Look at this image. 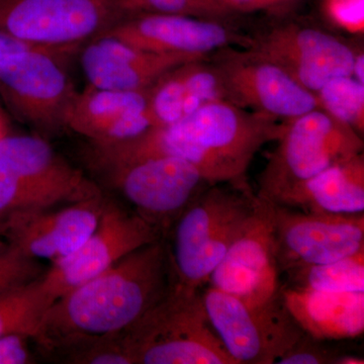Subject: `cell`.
<instances>
[{"label":"cell","instance_id":"cell-1","mask_svg":"<svg viewBox=\"0 0 364 364\" xmlns=\"http://www.w3.org/2000/svg\"><path fill=\"white\" fill-rule=\"evenodd\" d=\"M284 126V122L219 100L126 142L88 143L85 157L97 171L143 158L178 157L193 164L213 186L252 191L248 181L251 162L263 146L279 140Z\"/></svg>","mask_w":364,"mask_h":364},{"label":"cell","instance_id":"cell-2","mask_svg":"<svg viewBox=\"0 0 364 364\" xmlns=\"http://www.w3.org/2000/svg\"><path fill=\"white\" fill-rule=\"evenodd\" d=\"M171 270L165 237L136 249L56 299L43 316L35 341L45 347L128 331L166 294Z\"/></svg>","mask_w":364,"mask_h":364},{"label":"cell","instance_id":"cell-3","mask_svg":"<svg viewBox=\"0 0 364 364\" xmlns=\"http://www.w3.org/2000/svg\"><path fill=\"white\" fill-rule=\"evenodd\" d=\"M254 191L230 184L208 186L184 210L165 236L172 280L202 289L228 249L257 210Z\"/></svg>","mask_w":364,"mask_h":364},{"label":"cell","instance_id":"cell-4","mask_svg":"<svg viewBox=\"0 0 364 364\" xmlns=\"http://www.w3.org/2000/svg\"><path fill=\"white\" fill-rule=\"evenodd\" d=\"M202 289L171 280L168 291L122 333L135 364H237L208 321Z\"/></svg>","mask_w":364,"mask_h":364},{"label":"cell","instance_id":"cell-5","mask_svg":"<svg viewBox=\"0 0 364 364\" xmlns=\"http://www.w3.org/2000/svg\"><path fill=\"white\" fill-rule=\"evenodd\" d=\"M102 195L100 186L38 135L0 138V220Z\"/></svg>","mask_w":364,"mask_h":364},{"label":"cell","instance_id":"cell-6","mask_svg":"<svg viewBox=\"0 0 364 364\" xmlns=\"http://www.w3.org/2000/svg\"><path fill=\"white\" fill-rule=\"evenodd\" d=\"M284 124L258 181L256 196L265 202L273 203L296 184L363 153V136L320 107Z\"/></svg>","mask_w":364,"mask_h":364},{"label":"cell","instance_id":"cell-7","mask_svg":"<svg viewBox=\"0 0 364 364\" xmlns=\"http://www.w3.org/2000/svg\"><path fill=\"white\" fill-rule=\"evenodd\" d=\"M246 32V49L272 60L313 92L335 76L351 75L360 45V38L337 35L330 28L304 20L301 14L265 18L260 26Z\"/></svg>","mask_w":364,"mask_h":364},{"label":"cell","instance_id":"cell-8","mask_svg":"<svg viewBox=\"0 0 364 364\" xmlns=\"http://www.w3.org/2000/svg\"><path fill=\"white\" fill-rule=\"evenodd\" d=\"M68 60L30 51L0 61V95L6 107L44 139L66 130L67 112L78 91L67 72Z\"/></svg>","mask_w":364,"mask_h":364},{"label":"cell","instance_id":"cell-9","mask_svg":"<svg viewBox=\"0 0 364 364\" xmlns=\"http://www.w3.org/2000/svg\"><path fill=\"white\" fill-rule=\"evenodd\" d=\"M210 326L237 364H274L304 332L282 299L251 305L208 287L202 293Z\"/></svg>","mask_w":364,"mask_h":364},{"label":"cell","instance_id":"cell-10","mask_svg":"<svg viewBox=\"0 0 364 364\" xmlns=\"http://www.w3.org/2000/svg\"><path fill=\"white\" fill-rule=\"evenodd\" d=\"M129 14L119 0H0V32L79 52Z\"/></svg>","mask_w":364,"mask_h":364},{"label":"cell","instance_id":"cell-11","mask_svg":"<svg viewBox=\"0 0 364 364\" xmlns=\"http://www.w3.org/2000/svg\"><path fill=\"white\" fill-rule=\"evenodd\" d=\"M97 172L163 237L188 205L213 186L193 164L167 155L143 158Z\"/></svg>","mask_w":364,"mask_h":364},{"label":"cell","instance_id":"cell-12","mask_svg":"<svg viewBox=\"0 0 364 364\" xmlns=\"http://www.w3.org/2000/svg\"><path fill=\"white\" fill-rule=\"evenodd\" d=\"M160 238L162 234L141 215L105 198L95 231L70 255L52 263L41 275V282L53 304L136 249Z\"/></svg>","mask_w":364,"mask_h":364},{"label":"cell","instance_id":"cell-13","mask_svg":"<svg viewBox=\"0 0 364 364\" xmlns=\"http://www.w3.org/2000/svg\"><path fill=\"white\" fill-rule=\"evenodd\" d=\"M210 59L221 72L230 100L238 107L280 122L318 109L315 92L252 50L227 47Z\"/></svg>","mask_w":364,"mask_h":364},{"label":"cell","instance_id":"cell-14","mask_svg":"<svg viewBox=\"0 0 364 364\" xmlns=\"http://www.w3.org/2000/svg\"><path fill=\"white\" fill-rule=\"evenodd\" d=\"M269 205L280 274L364 250V214H318Z\"/></svg>","mask_w":364,"mask_h":364},{"label":"cell","instance_id":"cell-15","mask_svg":"<svg viewBox=\"0 0 364 364\" xmlns=\"http://www.w3.org/2000/svg\"><path fill=\"white\" fill-rule=\"evenodd\" d=\"M104 33L145 51L196 58L227 47L247 48L249 41L239 21L146 11L129 14Z\"/></svg>","mask_w":364,"mask_h":364},{"label":"cell","instance_id":"cell-16","mask_svg":"<svg viewBox=\"0 0 364 364\" xmlns=\"http://www.w3.org/2000/svg\"><path fill=\"white\" fill-rule=\"evenodd\" d=\"M208 284L251 305L282 298L269 203L259 198L255 214L228 249Z\"/></svg>","mask_w":364,"mask_h":364},{"label":"cell","instance_id":"cell-17","mask_svg":"<svg viewBox=\"0 0 364 364\" xmlns=\"http://www.w3.org/2000/svg\"><path fill=\"white\" fill-rule=\"evenodd\" d=\"M105 196L21 210L0 220V238L26 257L55 263L73 253L97 227Z\"/></svg>","mask_w":364,"mask_h":364},{"label":"cell","instance_id":"cell-18","mask_svg":"<svg viewBox=\"0 0 364 364\" xmlns=\"http://www.w3.org/2000/svg\"><path fill=\"white\" fill-rule=\"evenodd\" d=\"M149 88L139 91L102 90L87 85L77 91L67 112L66 130L95 145L126 142L152 128Z\"/></svg>","mask_w":364,"mask_h":364},{"label":"cell","instance_id":"cell-19","mask_svg":"<svg viewBox=\"0 0 364 364\" xmlns=\"http://www.w3.org/2000/svg\"><path fill=\"white\" fill-rule=\"evenodd\" d=\"M78 56L88 85L119 91L148 90L171 69L205 59L145 51L105 33L85 43Z\"/></svg>","mask_w":364,"mask_h":364},{"label":"cell","instance_id":"cell-20","mask_svg":"<svg viewBox=\"0 0 364 364\" xmlns=\"http://www.w3.org/2000/svg\"><path fill=\"white\" fill-rule=\"evenodd\" d=\"M282 299L301 331L324 341L355 339L364 332V291L331 293L282 284Z\"/></svg>","mask_w":364,"mask_h":364},{"label":"cell","instance_id":"cell-21","mask_svg":"<svg viewBox=\"0 0 364 364\" xmlns=\"http://www.w3.org/2000/svg\"><path fill=\"white\" fill-rule=\"evenodd\" d=\"M272 203L305 213L364 214L363 153L296 184Z\"/></svg>","mask_w":364,"mask_h":364},{"label":"cell","instance_id":"cell-22","mask_svg":"<svg viewBox=\"0 0 364 364\" xmlns=\"http://www.w3.org/2000/svg\"><path fill=\"white\" fill-rule=\"evenodd\" d=\"M282 282L314 291H364V250L329 263L291 268L282 273Z\"/></svg>","mask_w":364,"mask_h":364},{"label":"cell","instance_id":"cell-23","mask_svg":"<svg viewBox=\"0 0 364 364\" xmlns=\"http://www.w3.org/2000/svg\"><path fill=\"white\" fill-rule=\"evenodd\" d=\"M52 301L41 277L0 293V337L21 334L35 340Z\"/></svg>","mask_w":364,"mask_h":364},{"label":"cell","instance_id":"cell-24","mask_svg":"<svg viewBox=\"0 0 364 364\" xmlns=\"http://www.w3.org/2000/svg\"><path fill=\"white\" fill-rule=\"evenodd\" d=\"M315 93L321 109L363 136V83L351 75L335 76Z\"/></svg>","mask_w":364,"mask_h":364},{"label":"cell","instance_id":"cell-25","mask_svg":"<svg viewBox=\"0 0 364 364\" xmlns=\"http://www.w3.org/2000/svg\"><path fill=\"white\" fill-rule=\"evenodd\" d=\"M128 13L181 14L208 20L239 21L232 18L220 0H119Z\"/></svg>","mask_w":364,"mask_h":364},{"label":"cell","instance_id":"cell-26","mask_svg":"<svg viewBox=\"0 0 364 364\" xmlns=\"http://www.w3.org/2000/svg\"><path fill=\"white\" fill-rule=\"evenodd\" d=\"M45 268L0 238V293L40 277Z\"/></svg>","mask_w":364,"mask_h":364},{"label":"cell","instance_id":"cell-27","mask_svg":"<svg viewBox=\"0 0 364 364\" xmlns=\"http://www.w3.org/2000/svg\"><path fill=\"white\" fill-rule=\"evenodd\" d=\"M321 16L328 26L352 38L364 33V0H320Z\"/></svg>","mask_w":364,"mask_h":364},{"label":"cell","instance_id":"cell-28","mask_svg":"<svg viewBox=\"0 0 364 364\" xmlns=\"http://www.w3.org/2000/svg\"><path fill=\"white\" fill-rule=\"evenodd\" d=\"M235 20L261 14L265 18H284L301 14L309 0H220Z\"/></svg>","mask_w":364,"mask_h":364},{"label":"cell","instance_id":"cell-29","mask_svg":"<svg viewBox=\"0 0 364 364\" xmlns=\"http://www.w3.org/2000/svg\"><path fill=\"white\" fill-rule=\"evenodd\" d=\"M304 333L294 346L282 355L277 364H340L346 352L328 346Z\"/></svg>","mask_w":364,"mask_h":364},{"label":"cell","instance_id":"cell-30","mask_svg":"<svg viewBox=\"0 0 364 364\" xmlns=\"http://www.w3.org/2000/svg\"><path fill=\"white\" fill-rule=\"evenodd\" d=\"M30 51H44L53 53V54L59 55L64 58L71 59L72 57L78 55L77 51L70 49H62V48L47 47V46L33 44V43L26 42L14 37L11 33L0 32V61L6 57L11 55L18 54V53Z\"/></svg>","mask_w":364,"mask_h":364},{"label":"cell","instance_id":"cell-31","mask_svg":"<svg viewBox=\"0 0 364 364\" xmlns=\"http://www.w3.org/2000/svg\"><path fill=\"white\" fill-rule=\"evenodd\" d=\"M28 337L21 334L0 337V364H26L33 363L28 348Z\"/></svg>","mask_w":364,"mask_h":364},{"label":"cell","instance_id":"cell-32","mask_svg":"<svg viewBox=\"0 0 364 364\" xmlns=\"http://www.w3.org/2000/svg\"><path fill=\"white\" fill-rule=\"evenodd\" d=\"M351 76L364 85V51L363 44L359 45L354 56Z\"/></svg>","mask_w":364,"mask_h":364},{"label":"cell","instance_id":"cell-33","mask_svg":"<svg viewBox=\"0 0 364 364\" xmlns=\"http://www.w3.org/2000/svg\"><path fill=\"white\" fill-rule=\"evenodd\" d=\"M0 128L6 130V124H4V117L1 116V112H0Z\"/></svg>","mask_w":364,"mask_h":364},{"label":"cell","instance_id":"cell-34","mask_svg":"<svg viewBox=\"0 0 364 364\" xmlns=\"http://www.w3.org/2000/svg\"><path fill=\"white\" fill-rule=\"evenodd\" d=\"M6 130H4V129H1L0 128V138H1V136H4V135H6Z\"/></svg>","mask_w":364,"mask_h":364}]
</instances>
